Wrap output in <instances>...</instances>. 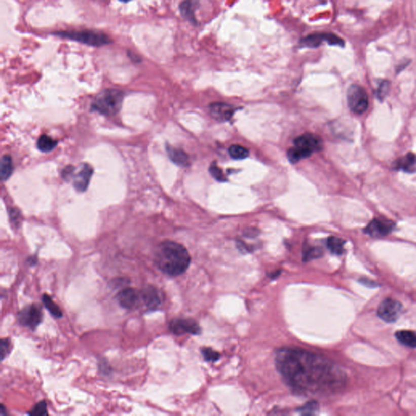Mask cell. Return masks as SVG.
I'll return each mask as SVG.
<instances>
[{
	"label": "cell",
	"instance_id": "6da1fadb",
	"mask_svg": "<svg viewBox=\"0 0 416 416\" xmlns=\"http://www.w3.org/2000/svg\"><path fill=\"white\" fill-rule=\"evenodd\" d=\"M276 367L292 389L304 394L332 391L343 383V372L324 357L297 348L276 352Z\"/></svg>",
	"mask_w": 416,
	"mask_h": 416
},
{
	"label": "cell",
	"instance_id": "7a4b0ae2",
	"mask_svg": "<svg viewBox=\"0 0 416 416\" xmlns=\"http://www.w3.org/2000/svg\"><path fill=\"white\" fill-rule=\"evenodd\" d=\"M155 262L162 273L175 277L182 274L189 268L191 256L182 245L165 241L156 248Z\"/></svg>",
	"mask_w": 416,
	"mask_h": 416
},
{
	"label": "cell",
	"instance_id": "3957f363",
	"mask_svg": "<svg viewBox=\"0 0 416 416\" xmlns=\"http://www.w3.org/2000/svg\"><path fill=\"white\" fill-rule=\"evenodd\" d=\"M322 147L321 141L312 133H305L294 140V146L288 152V158L292 163H297L308 158Z\"/></svg>",
	"mask_w": 416,
	"mask_h": 416
},
{
	"label": "cell",
	"instance_id": "277c9868",
	"mask_svg": "<svg viewBox=\"0 0 416 416\" xmlns=\"http://www.w3.org/2000/svg\"><path fill=\"white\" fill-rule=\"evenodd\" d=\"M124 94L121 90H106L100 93L92 104V108L103 115H115L120 111Z\"/></svg>",
	"mask_w": 416,
	"mask_h": 416
},
{
	"label": "cell",
	"instance_id": "5b68a950",
	"mask_svg": "<svg viewBox=\"0 0 416 416\" xmlns=\"http://www.w3.org/2000/svg\"><path fill=\"white\" fill-rule=\"evenodd\" d=\"M54 34L80 42L85 44H88V45L95 46V47H99V46L105 45V44L111 43L110 37L107 35L92 30L64 31V32H57Z\"/></svg>",
	"mask_w": 416,
	"mask_h": 416
},
{
	"label": "cell",
	"instance_id": "8992f818",
	"mask_svg": "<svg viewBox=\"0 0 416 416\" xmlns=\"http://www.w3.org/2000/svg\"><path fill=\"white\" fill-rule=\"evenodd\" d=\"M347 101L349 107L353 112L363 114L368 107V96L366 90L358 86L352 85L347 91Z\"/></svg>",
	"mask_w": 416,
	"mask_h": 416
},
{
	"label": "cell",
	"instance_id": "52a82bcc",
	"mask_svg": "<svg viewBox=\"0 0 416 416\" xmlns=\"http://www.w3.org/2000/svg\"><path fill=\"white\" fill-rule=\"evenodd\" d=\"M19 322L23 326L35 329L41 324L43 320V312L37 305H29L19 312Z\"/></svg>",
	"mask_w": 416,
	"mask_h": 416
},
{
	"label": "cell",
	"instance_id": "ba28073f",
	"mask_svg": "<svg viewBox=\"0 0 416 416\" xmlns=\"http://www.w3.org/2000/svg\"><path fill=\"white\" fill-rule=\"evenodd\" d=\"M327 42L330 45L343 47L345 43L343 39L333 33H313L301 39V45L308 48H318L321 43Z\"/></svg>",
	"mask_w": 416,
	"mask_h": 416
},
{
	"label": "cell",
	"instance_id": "9c48e42d",
	"mask_svg": "<svg viewBox=\"0 0 416 416\" xmlns=\"http://www.w3.org/2000/svg\"><path fill=\"white\" fill-rule=\"evenodd\" d=\"M402 305L397 300L387 298L380 304L377 314L382 320L386 322L395 321L402 313Z\"/></svg>",
	"mask_w": 416,
	"mask_h": 416
},
{
	"label": "cell",
	"instance_id": "30bf717a",
	"mask_svg": "<svg viewBox=\"0 0 416 416\" xmlns=\"http://www.w3.org/2000/svg\"><path fill=\"white\" fill-rule=\"evenodd\" d=\"M395 224L390 219L377 218L370 222L365 229L364 232L374 238L385 237L394 230Z\"/></svg>",
	"mask_w": 416,
	"mask_h": 416
},
{
	"label": "cell",
	"instance_id": "8fae6325",
	"mask_svg": "<svg viewBox=\"0 0 416 416\" xmlns=\"http://www.w3.org/2000/svg\"><path fill=\"white\" fill-rule=\"evenodd\" d=\"M169 328L176 335L199 334L201 331L199 324L192 319H174L170 322Z\"/></svg>",
	"mask_w": 416,
	"mask_h": 416
},
{
	"label": "cell",
	"instance_id": "7c38bea8",
	"mask_svg": "<svg viewBox=\"0 0 416 416\" xmlns=\"http://www.w3.org/2000/svg\"><path fill=\"white\" fill-rule=\"evenodd\" d=\"M92 175V167L90 166L89 164H82L76 172V174L74 175L73 186L75 187V189L79 192L86 191Z\"/></svg>",
	"mask_w": 416,
	"mask_h": 416
},
{
	"label": "cell",
	"instance_id": "4fadbf2b",
	"mask_svg": "<svg viewBox=\"0 0 416 416\" xmlns=\"http://www.w3.org/2000/svg\"><path fill=\"white\" fill-rule=\"evenodd\" d=\"M209 110L211 117L219 121H229L235 111L231 105L223 103H212L210 105Z\"/></svg>",
	"mask_w": 416,
	"mask_h": 416
},
{
	"label": "cell",
	"instance_id": "5bb4252c",
	"mask_svg": "<svg viewBox=\"0 0 416 416\" xmlns=\"http://www.w3.org/2000/svg\"><path fill=\"white\" fill-rule=\"evenodd\" d=\"M117 300L122 308L131 309L137 304L138 294L133 288H125L117 294Z\"/></svg>",
	"mask_w": 416,
	"mask_h": 416
},
{
	"label": "cell",
	"instance_id": "9a60e30c",
	"mask_svg": "<svg viewBox=\"0 0 416 416\" xmlns=\"http://www.w3.org/2000/svg\"><path fill=\"white\" fill-rule=\"evenodd\" d=\"M141 296H142L145 305L150 309H156L161 304V297H160V293L153 286H148L146 289H144L141 293Z\"/></svg>",
	"mask_w": 416,
	"mask_h": 416
},
{
	"label": "cell",
	"instance_id": "2e32d148",
	"mask_svg": "<svg viewBox=\"0 0 416 416\" xmlns=\"http://www.w3.org/2000/svg\"><path fill=\"white\" fill-rule=\"evenodd\" d=\"M396 168L398 169L408 172V173H414L416 172V156L413 153H408L406 156H403L402 158L396 162Z\"/></svg>",
	"mask_w": 416,
	"mask_h": 416
},
{
	"label": "cell",
	"instance_id": "e0dca14e",
	"mask_svg": "<svg viewBox=\"0 0 416 416\" xmlns=\"http://www.w3.org/2000/svg\"><path fill=\"white\" fill-rule=\"evenodd\" d=\"M167 152L172 162L177 164L179 166L187 167L189 165V156H187L186 153L182 150L172 147V146H167Z\"/></svg>",
	"mask_w": 416,
	"mask_h": 416
},
{
	"label": "cell",
	"instance_id": "ac0fdd59",
	"mask_svg": "<svg viewBox=\"0 0 416 416\" xmlns=\"http://www.w3.org/2000/svg\"><path fill=\"white\" fill-rule=\"evenodd\" d=\"M396 337L406 347L416 348V332L413 331L401 330L396 332Z\"/></svg>",
	"mask_w": 416,
	"mask_h": 416
},
{
	"label": "cell",
	"instance_id": "d6986e66",
	"mask_svg": "<svg viewBox=\"0 0 416 416\" xmlns=\"http://www.w3.org/2000/svg\"><path fill=\"white\" fill-rule=\"evenodd\" d=\"M344 241L336 237H330L327 240L328 248L332 254H337V255L343 254L344 252Z\"/></svg>",
	"mask_w": 416,
	"mask_h": 416
},
{
	"label": "cell",
	"instance_id": "ffe728a7",
	"mask_svg": "<svg viewBox=\"0 0 416 416\" xmlns=\"http://www.w3.org/2000/svg\"><path fill=\"white\" fill-rule=\"evenodd\" d=\"M43 302L45 308L49 311L50 313L52 314L54 317L61 318L63 316V312L60 307H58L57 304L52 299V297L49 295L43 294Z\"/></svg>",
	"mask_w": 416,
	"mask_h": 416
},
{
	"label": "cell",
	"instance_id": "44dd1931",
	"mask_svg": "<svg viewBox=\"0 0 416 416\" xmlns=\"http://www.w3.org/2000/svg\"><path fill=\"white\" fill-rule=\"evenodd\" d=\"M57 145V142L48 135H42L37 141V147L43 152H50Z\"/></svg>",
	"mask_w": 416,
	"mask_h": 416
},
{
	"label": "cell",
	"instance_id": "7402d4cb",
	"mask_svg": "<svg viewBox=\"0 0 416 416\" xmlns=\"http://www.w3.org/2000/svg\"><path fill=\"white\" fill-rule=\"evenodd\" d=\"M194 7H195V5H194L192 1L185 0V1L180 4V10L181 15L184 18L191 21V23L196 24V20H195V15H194Z\"/></svg>",
	"mask_w": 416,
	"mask_h": 416
},
{
	"label": "cell",
	"instance_id": "603a6c76",
	"mask_svg": "<svg viewBox=\"0 0 416 416\" xmlns=\"http://www.w3.org/2000/svg\"><path fill=\"white\" fill-rule=\"evenodd\" d=\"M12 172H13L12 158L10 156L5 155L1 159V178L4 180L9 179V176L12 175Z\"/></svg>",
	"mask_w": 416,
	"mask_h": 416
},
{
	"label": "cell",
	"instance_id": "cb8c5ba5",
	"mask_svg": "<svg viewBox=\"0 0 416 416\" xmlns=\"http://www.w3.org/2000/svg\"><path fill=\"white\" fill-rule=\"evenodd\" d=\"M229 153L233 159L235 160H243L248 157L250 152L244 146L240 145H233L229 149Z\"/></svg>",
	"mask_w": 416,
	"mask_h": 416
},
{
	"label": "cell",
	"instance_id": "d4e9b609",
	"mask_svg": "<svg viewBox=\"0 0 416 416\" xmlns=\"http://www.w3.org/2000/svg\"><path fill=\"white\" fill-rule=\"evenodd\" d=\"M29 414L33 415H48V410H47V403L44 401L39 402L33 406V409L29 412Z\"/></svg>",
	"mask_w": 416,
	"mask_h": 416
},
{
	"label": "cell",
	"instance_id": "484cf974",
	"mask_svg": "<svg viewBox=\"0 0 416 416\" xmlns=\"http://www.w3.org/2000/svg\"><path fill=\"white\" fill-rule=\"evenodd\" d=\"M210 173L215 180H219V181H223H223L227 180L225 176L223 174V171L216 165H214V164L211 165V167H210Z\"/></svg>",
	"mask_w": 416,
	"mask_h": 416
},
{
	"label": "cell",
	"instance_id": "4316f807",
	"mask_svg": "<svg viewBox=\"0 0 416 416\" xmlns=\"http://www.w3.org/2000/svg\"><path fill=\"white\" fill-rule=\"evenodd\" d=\"M322 254V251L320 249L316 248V247H309L304 251V260H309L312 258H317L320 256Z\"/></svg>",
	"mask_w": 416,
	"mask_h": 416
},
{
	"label": "cell",
	"instance_id": "83f0119b",
	"mask_svg": "<svg viewBox=\"0 0 416 416\" xmlns=\"http://www.w3.org/2000/svg\"><path fill=\"white\" fill-rule=\"evenodd\" d=\"M12 349V344L9 338H3L1 340V358L2 360L6 358L7 355L10 353Z\"/></svg>",
	"mask_w": 416,
	"mask_h": 416
},
{
	"label": "cell",
	"instance_id": "f1b7e54d",
	"mask_svg": "<svg viewBox=\"0 0 416 416\" xmlns=\"http://www.w3.org/2000/svg\"><path fill=\"white\" fill-rule=\"evenodd\" d=\"M203 355L204 356V359L207 361L217 360L219 357V353L210 348L203 349Z\"/></svg>",
	"mask_w": 416,
	"mask_h": 416
},
{
	"label": "cell",
	"instance_id": "f546056e",
	"mask_svg": "<svg viewBox=\"0 0 416 416\" xmlns=\"http://www.w3.org/2000/svg\"><path fill=\"white\" fill-rule=\"evenodd\" d=\"M390 90V83L387 81L382 82V84L380 85L379 88H378L377 96L380 99H384L387 95L388 92Z\"/></svg>",
	"mask_w": 416,
	"mask_h": 416
},
{
	"label": "cell",
	"instance_id": "4dcf8cb0",
	"mask_svg": "<svg viewBox=\"0 0 416 416\" xmlns=\"http://www.w3.org/2000/svg\"><path fill=\"white\" fill-rule=\"evenodd\" d=\"M317 410L318 406L316 402H310V403L308 402V404H307L304 407L301 408L300 411H301V414H310L315 413L316 410Z\"/></svg>",
	"mask_w": 416,
	"mask_h": 416
},
{
	"label": "cell",
	"instance_id": "1f68e13d",
	"mask_svg": "<svg viewBox=\"0 0 416 416\" xmlns=\"http://www.w3.org/2000/svg\"><path fill=\"white\" fill-rule=\"evenodd\" d=\"M120 1H121V2L127 3L129 2V1H130V0H120Z\"/></svg>",
	"mask_w": 416,
	"mask_h": 416
}]
</instances>
